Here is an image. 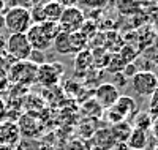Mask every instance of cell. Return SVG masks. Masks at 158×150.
Segmentation results:
<instances>
[{
  "mask_svg": "<svg viewBox=\"0 0 158 150\" xmlns=\"http://www.w3.org/2000/svg\"><path fill=\"white\" fill-rule=\"evenodd\" d=\"M60 27L59 22H43V24H32V27L29 29V32L25 33L29 38V43L32 46L33 51H40L44 52L49 48H52L54 38L59 35Z\"/></svg>",
  "mask_w": 158,
  "mask_h": 150,
  "instance_id": "6da1fadb",
  "label": "cell"
},
{
  "mask_svg": "<svg viewBox=\"0 0 158 150\" xmlns=\"http://www.w3.org/2000/svg\"><path fill=\"white\" fill-rule=\"evenodd\" d=\"M32 16L29 8H24L21 5L10 6L3 15V25L10 32V35L15 33H27L32 27Z\"/></svg>",
  "mask_w": 158,
  "mask_h": 150,
  "instance_id": "7a4b0ae2",
  "label": "cell"
},
{
  "mask_svg": "<svg viewBox=\"0 0 158 150\" xmlns=\"http://www.w3.org/2000/svg\"><path fill=\"white\" fill-rule=\"evenodd\" d=\"M8 81L15 82L19 85H32L36 82V74H38V66L32 63L30 60H24V62H16L10 66L8 70Z\"/></svg>",
  "mask_w": 158,
  "mask_h": 150,
  "instance_id": "3957f363",
  "label": "cell"
},
{
  "mask_svg": "<svg viewBox=\"0 0 158 150\" xmlns=\"http://www.w3.org/2000/svg\"><path fill=\"white\" fill-rule=\"evenodd\" d=\"M85 21L87 18L84 15V11L77 5H67L59 19V27L62 32L74 33V32H81Z\"/></svg>",
  "mask_w": 158,
  "mask_h": 150,
  "instance_id": "277c9868",
  "label": "cell"
},
{
  "mask_svg": "<svg viewBox=\"0 0 158 150\" xmlns=\"http://www.w3.org/2000/svg\"><path fill=\"white\" fill-rule=\"evenodd\" d=\"M32 46L25 33H15L10 35L6 40V54L16 62H24L30 59Z\"/></svg>",
  "mask_w": 158,
  "mask_h": 150,
  "instance_id": "5b68a950",
  "label": "cell"
},
{
  "mask_svg": "<svg viewBox=\"0 0 158 150\" xmlns=\"http://www.w3.org/2000/svg\"><path fill=\"white\" fill-rule=\"evenodd\" d=\"M158 89V77L153 71H138L131 77V90L139 97H152Z\"/></svg>",
  "mask_w": 158,
  "mask_h": 150,
  "instance_id": "8992f818",
  "label": "cell"
},
{
  "mask_svg": "<svg viewBox=\"0 0 158 150\" xmlns=\"http://www.w3.org/2000/svg\"><path fill=\"white\" fill-rule=\"evenodd\" d=\"M63 74V65L60 62H52V63H44L38 66V74H36V82H40L44 87L56 85L60 76Z\"/></svg>",
  "mask_w": 158,
  "mask_h": 150,
  "instance_id": "52a82bcc",
  "label": "cell"
},
{
  "mask_svg": "<svg viewBox=\"0 0 158 150\" xmlns=\"http://www.w3.org/2000/svg\"><path fill=\"white\" fill-rule=\"evenodd\" d=\"M118 98H120V92H118V89L114 84H111V82L100 84L95 89V101L101 106L103 111L112 107L117 103Z\"/></svg>",
  "mask_w": 158,
  "mask_h": 150,
  "instance_id": "ba28073f",
  "label": "cell"
},
{
  "mask_svg": "<svg viewBox=\"0 0 158 150\" xmlns=\"http://www.w3.org/2000/svg\"><path fill=\"white\" fill-rule=\"evenodd\" d=\"M109 109L122 122H131V120L136 117V114H138L136 101L131 98V97H128V95H123V97L120 95V98L117 100V103L112 107H109Z\"/></svg>",
  "mask_w": 158,
  "mask_h": 150,
  "instance_id": "9c48e42d",
  "label": "cell"
},
{
  "mask_svg": "<svg viewBox=\"0 0 158 150\" xmlns=\"http://www.w3.org/2000/svg\"><path fill=\"white\" fill-rule=\"evenodd\" d=\"M21 141V131L18 123L11 120H0V145L15 147Z\"/></svg>",
  "mask_w": 158,
  "mask_h": 150,
  "instance_id": "30bf717a",
  "label": "cell"
},
{
  "mask_svg": "<svg viewBox=\"0 0 158 150\" xmlns=\"http://www.w3.org/2000/svg\"><path fill=\"white\" fill-rule=\"evenodd\" d=\"M92 142L95 144L97 150H112L114 145L117 144L112 133H111V128H103V130L97 131Z\"/></svg>",
  "mask_w": 158,
  "mask_h": 150,
  "instance_id": "8fae6325",
  "label": "cell"
},
{
  "mask_svg": "<svg viewBox=\"0 0 158 150\" xmlns=\"http://www.w3.org/2000/svg\"><path fill=\"white\" fill-rule=\"evenodd\" d=\"M147 144H149L147 131L133 128V131H131L130 138L127 141V147L130 150H147Z\"/></svg>",
  "mask_w": 158,
  "mask_h": 150,
  "instance_id": "7c38bea8",
  "label": "cell"
},
{
  "mask_svg": "<svg viewBox=\"0 0 158 150\" xmlns=\"http://www.w3.org/2000/svg\"><path fill=\"white\" fill-rule=\"evenodd\" d=\"M65 6H67V3H63V2H43V11H44L46 21L59 22Z\"/></svg>",
  "mask_w": 158,
  "mask_h": 150,
  "instance_id": "4fadbf2b",
  "label": "cell"
},
{
  "mask_svg": "<svg viewBox=\"0 0 158 150\" xmlns=\"http://www.w3.org/2000/svg\"><path fill=\"white\" fill-rule=\"evenodd\" d=\"M52 48L57 54H62V56H70L73 54L71 49V40H70V33L67 32H59V35L54 38V43H52Z\"/></svg>",
  "mask_w": 158,
  "mask_h": 150,
  "instance_id": "5bb4252c",
  "label": "cell"
},
{
  "mask_svg": "<svg viewBox=\"0 0 158 150\" xmlns=\"http://www.w3.org/2000/svg\"><path fill=\"white\" fill-rule=\"evenodd\" d=\"M131 131H133V127H131L130 122H120V123H115L111 127V133L115 142H120V144H127Z\"/></svg>",
  "mask_w": 158,
  "mask_h": 150,
  "instance_id": "9a60e30c",
  "label": "cell"
},
{
  "mask_svg": "<svg viewBox=\"0 0 158 150\" xmlns=\"http://www.w3.org/2000/svg\"><path fill=\"white\" fill-rule=\"evenodd\" d=\"M152 123H153V117L146 111V112H138L136 117L133 119V128H138V130H142V131H150L152 128Z\"/></svg>",
  "mask_w": 158,
  "mask_h": 150,
  "instance_id": "2e32d148",
  "label": "cell"
},
{
  "mask_svg": "<svg viewBox=\"0 0 158 150\" xmlns=\"http://www.w3.org/2000/svg\"><path fill=\"white\" fill-rule=\"evenodd\" d=\"M92 60H94V56H92V52L84 49L82 52H79L77 56H76V65H74V70L79 71L82 68V71H85L87 68L90 66Z\"/></svg>",
  "mask_w": 158,
  "mask_h": 150,
  "instance_id": "e0dca14e",
  "label": "cell"
},
{
  "mask_svg": "<svg viewBox=\"0 0 158 150\" xmlns=\"http://www.w3.org/2000/svg\"><path fill=\"white\" fill-rule=\"evenodd\" d=\"M147 112H149L153 119L158 117V89L152 93L150 101H149V109H147Z\"/></svg>",
  "mask_w": 158,
  "mask_h": 150,
  "instance_id": "ac0fdd59",
  "label": "cell"
},
{
  "mask_svg": "<svg viewBox=\"0 0 158 150\" xmlns=\"http://www.w3.org/2000/svg\"><path fill=\"white\" fill-rule=\"evenodd\" d=\"M32 63H35L36 66H41L46 63V56H44V52H40V51H32L30 54V59H29Z\"/></svg>",
  "mask_w": 158,
  "mask_h": 150,
  "instance_id": "d6986e66",
  "label": "cell"
},
{
  "mask_svg": "<svg viewBox=\"0 0 158 150\" xmlns=\"http://www.w3.org/2000/svg\"><path fill=\"white\" fill-rule=\"evenodd\" d=\"M138 71H139V70L135 66V63H127V65L123 66V70H122V74H123L127 79H128V77L131 79V77H133Z\"/></svg>",
  "mask_w": 158,
  "mask_h": 150,
  "instance_id": "ffe728a7",
  "label": "cell"
},
{
  "mask_svg": "<svg viewBox=\"0 0 158 150\" xmlns=\"http://www.w3.org/2000/svg\"><path fill=\"white\" fill-rule=\"evenodd\" d=\"M149 21L155 29H158V5H153L149 10Z\"/></svg>",
  "mask_w": 158,
  "mask_h": 150,
  "instance_id": "44dd1931",
  "label": "cell"
},
{
  "mask_svg": "<svg viewBox=\"0 0 158 150\" xmlns=\"http://www.w3.org/2000/svg\"><path fill=\"white\" fill-rule=\"evenodd\" d=\"M8 82H10V81H8V74H6V71L3 70V68L0 66V92L5 90V87L8 85Z\"/></svg>",
  "mask_w": 158,
  "mask_h": 150,
  "instance_id": "7402d4cb",
  "label": "cell"
},
{
  "mask_svg": "<svg viewBox=\"0 0 158 150\" xmlns=\"http://www.w3.org/2000/svg\"><path fill=\"white\" fill-rule=\"evenodd\" d=\"M84 6H89V8H103L106 6V2H89V0H85V2H82Z\"/></svg>",
  "mask_w": 158,
  "mask_h": 150,
  "instance_id": "603a6c76",
  "label": "cell"
},
{
  "mask_svg": "<svg viewBox=\"0 0 158 150\" xmlns=\"http://www.w3.org/2000/svg\"><path fill=\"white\" fill-rule=\"evenodd\" d=\"M150 133H152V136H153V139H156V142H158V117L153 119V123H152Z\"/></svg>",
  "mask_w": 158,
  "mask_h": 150,
  "instance_id": "cb8c5ba5",
  "label": "cell"
},
{
  "mask_svg": "<svg viewBox=\"0 0 158 150\" xmlns=\"http://www.w3.org/2000/svg\"><path fill=\"white\" fill-rule=\"evenodd\" d=\"M3 114H5V103L0 100V120H3Z\"/></svg>",
  "mask_w": 158,
  "mask_h": 150,
  "instance_id": "d4e9b609",
  "label": "cell"
},
{
  "mask_svg": "<svg viewBox=\"0 0 158 150\" xmlns=\"http://www.w3.org/2000/svg\"><path fill=\"white\" fill-rule=\"evenodd\" d=\"M0 150H15V147H10V145H0Z\"/></svg>",
  "mask_w": 158,
  "mask_h": 150,
  "instance_id": "484cf974",
  "label": "cell"
},
{
  "mask_svg": "<svg viewBox=\"0 0 158 150\" xmlns=\"http://www.w3.org/2000/svg\"><path fill=\"white\" fill-rule=\"evenodd\" d=\"M153 150H158V142H156V145H155V148Z\"/></svg>",
  "mask_w": 158,
  "mask_h": 150,
  "instance_id": "4316f807",
  "label": "cell"
}]
</instances>
